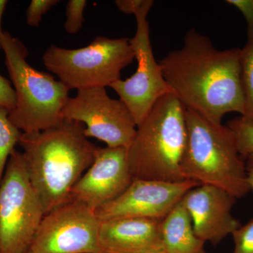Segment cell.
<instances>
[{"label":"cell","instance_id":"1","mask_svg":"<svg viewBox=\"0 0 253 253\" xmlns=\"http://www.w3.org/2000/svg\"><path fill=\"white\" fill-rule=\"evenodd\" d=\"M163 77L186 109L217 124L226 113L246 111L241 49L218 50L208 37L190 30L180 49L159 61Z\"/></svg>","mask_w":253,"mask_h":253},{"label":"cell","instance_id":"2","mask_svg":"<svg viewBox=\"0 0 253 253\" xmlns=\"http://www.w3.org/2000/svg\"><path fill=\"white\" fill-rule=\"evenodd\" d=\"M84 131L83 123L63 120L51 129L21 136L18 144L28 176L45 214L71 199L73 188L94 162L98 147Z\"/></svg>","mask_w":253,"mask_h":253},{"label":"cell","instance_id":"3","mask_svg":"<svg viewBox=\"0 0 253 253\" xmlns=\"http://www.w3.org/2000/svg\"><path fill=\"white\" fill-rule=\"evenodd\" d=\"M186 109L174 93L161 98L136 127L126 148L134 179L188 180L181 169L187 131Z\"/></svg>","mask_w":253,"mask_h":253},{"label":"cell","instance_id":"4","mask_svg":"<svg viewBox=\"0 0 253 253\" xmlns=\"http://www.w3.org/2000/svg\"><path fill=\"white\" fill-rule=\"evenodd\" d=\"M187 140L181 169L187 179L216 186L236 199L251 190L244 158L232 131L191 110L186 109Z\"/></svg>","mask_w":253,"mask_h":253},{"label":"cell","instance_id":"5","mask_svg":"<svg viewBox=\"0 0 253 253\" xmlns=\"http://www.w3.org/2000/svg\"><path fill=\"white\" fill-rule=\"evenodd\" d=\"M2 50L16 92L10 121L23 133L46 130L61 124L70 89L49 73L32 67L26 61L27 48L7 31L3 36Z\"/></svg>","mask_w":253,"mask_h":253},{"label":"cell","instance_id":"6","mask_svg":"<svg viewBox=\"0 0 253 253\" xmlns=\"http://www.w3.org/2000/svg\"><path fill=\"white\" fill-rule=\"evenodd\" d=\"M134 59L130 39L98 36L89 45L66 49L51 45L42 57L46 69L68 89L106 87L121 80V71Z\"/></svg>","mask_w":253,"mask_h":253},{"label":"cell","instance_id":"7","mask_svg":"<svg viewBox=\"0 0 253 253\" xmlns=\"http://www.w3.org/2000/svg\"><path fill=\"white\" fill-rule=\"evenodd\" d=\"M44 214L23 154L15 150L0 184V253H27Z\"/></svg>","mask_w":253,"mask_h":253},{"label":"cell","instance_id":"8","mask_svg":"<svg viewBox=\"0 0 253 253\" xmlns=\"http://www.w3.org/2000/svg\"><path fill=\"white\" fill-rule=\"evenodd\" d=\"M154 1L146 0L134 14L136 31L130 43L137 61L135 73L125 81L114 82L110 87L126 105L136 126L141 123L154 105L166 94L172 93L163 77L162 69L153 52L148 14Z\"/></svg>","mask_w":253,"mask_h":253},{"label":"cell","instance_id":"9","mask_svg":"<svg viewBox=\"0 0 253 253\" xmlns=\"http://www.w3.org/2000/svg\"><path fill=\"white\" fill-rule=\"evenodd\" d=\"M95 211L71 199L46 213L27 253H101Z\"/></svg>","mask_w":253,"mask_h":253},{"label":"cell","instance_id":"10","mask_svg":"<svg viewBox=\"0 0 253 253\" xmlns=\"http://www.w3.org/2000/svg\"><path fill=\"white\" fill-rule=\"evenodd\" d=\"M62 118L85 125L86 137L96 138L112 148H127L137 127L126 105L110 97L106 87L101 86L78 90L65 105Z\"/></svg>","mask_w":253,"mask_h":253},{"label":"cell","instance_id":"11","mask_svg":"<svg viewBox=\"0 0 253 253\" xmlns=\"http://www.w3.org/2000/svg\"><path fill=\"white\" fill-rule=\"evenodd\" d=\"M199 185L191 179L178 182L134 179L121 196L95 213L100 221L130 217L163 219L188 191Z\"/></svg>","mask_w":253,"mask_h":253},{"label":"cell","instance_id":"12","mask_svg":"<svg viewBox=\"0 0 253 253\" xmlns=\"http://www.w3.org/2000/svg\"><path fill=\"white\" fill-rule=\"evenodd\" d=\"M133 180L126 148H97L94 162L73 188L71 199L96 211L117 199Z\"/></svg>","mask_w":253,"mask_h":253},{"label":"cell","instance_id":"13","mask_svg":"<svg viewBox=\"0 0 253 253\" xmlns=\"http://www.w3.org/2000/svg\"><path fill=\"white\" fill-rule=\"evenodd\" d=\"M181 201L196 236L205 243L217 246L241 225L231 214L236 199L224 190L201 184L188 191Z\"/></svg>","mask_w":253,"mask_h":253},{"label":"cell","instance_id":"14","mask_svg":"<svg viewBox=\"0 0 253 253\" xmlns=\"http://www.w3.org/2000/svg\"><path fill=\"white\" fill-rule=\"evenodd\" d=\"M162 220L130 217L100 221L101 253L165 252L161 238Z\"/></svg>","mask_w":253,"mask_h":253},{"label":"cell","instance_id":"15","mask_svg":"<svg viewBox=\"0 0 253 253\" xmlns=\"http://www.w3.org/2000/svg\"><path fill=\"white\" fill-rule=\"evenodd\" d=\"M161 238L166 253H208L194 230L189 212L181 201L162 220Z\"/></svg>","mask_w":253,"mask_h":253},{"label":"cell","instance_id":"16","mask_svg":"<svg viewBox=\"0 0 253 253\" xmlns=\"http://www.w3.org/2000/svg\"><path fill=\"white\" fill-rule=\"evenodd\" d=\"M9 110L0 106V184L10 156L19 144L23 132L10 121Z\"/></svg>","mask_w":253,"mask_h":253},{"label":"cell","instance_id":"17","mask_svg":"<svg viewBox=\"0 0 253 253\" xmlns=\"http://www.w3.org/2000/svg\"><path fill=\"white\" fill-rule=\"evenodd\" d=\"M241 77L246 98V111L243 117L253 121V41L241 49Z\"/></svg>","mask_w":253,"mask_h":253},{"label":"cell","instance_id":"18","mask_svg":"<svg viewBox=\"0 0 253 253\" xmlns=\"http://www.w3.org/2000/svg\"><path fill=\"white\" fill-rule=\"evenodd\" d=\"M227 126L234 134L241 156L253 154V121L239 116L231 120Z\"/></svg>","mask_w":253,"mask_h":253},{"label":"cell","instance_id":"19","mask_svg":"<svg viewBox=\"0 0 253 253\" xmlns=\"http://www.w3.org/2000/svg\"><path fill=\"white\" fill-rule=\"evenodd\" d=\"M86 6V0H70L68 1L64 28L69 34H76L83 27Z\"/></svg>","mask_w":253,"mask_h":253},{"label":"cell","instance_id":"20","mask_svg":"<svg viewBox=\"0 0 253 253\" xmlns=\"http://www.w3.org/2000/svg\"><path fill=\"white\" fill-rule=\"evenodd\" d=\"M232 236L234 244L232 253H253V218L240 226Z\"/></svg>","mask_w":253,"mask_h":253},{"label":"cell","instance_id":"21","mask_svg":"<svg viewBox=\"0 0 253 253\" xmlns=\"http://www.w3.org/2000/svg\"><path fill=\"white\" fill-rule=\"evenodd\" d=\"M59 2L58 0H32L26 9V22L31 27H38L42 16Z\"/></svg>","mask_w":253,"mask_h":253},{"label":"cell","instance_id":"22","mask_svg":"<svg viewBox=\"0 0 253 253\" xmlns=\"http://www.w3.org/2000/svg\"><path fill=\"white\" fill-rule=\"evenodd\" d=\"M227 4L236 8L247 23L248 42L253 41V0H226Z\"/></svg>","mask_w":253,"mask_h":253},{"label":"cell","instance_id":"23","mask_svg":"<svg viewBox=\"0 0 253 253\" xmlns=\"http://www.w3.org/2000/svg\"><path fill=\"white\" fill-rule=\"evenodd\" d=\"M16 92L11 81L0 74V106L12 111L16 106Z\"/></svg>","mask_w":253,"mask_h":253},{"label":"cell","instance_id":"24","mask_svg":"<svg viewBox=\"0 0 253 253\" xmlns=\"http://www.w3.org/2000/svg\"><path fill=\"white\" fill-rule=\"evenodd\" d=\"M146 0H116L115 1L116 7L121 12L126 14H135Z\"/></svg>","mask_w":253,"mask_h":253},{"label":"cell","instance_id":"25","mask_svg":"<svg viewBox=\"0 0 253 253\" xmlns=\"http://www.w3.org/2000/svg\"><path fill=\"white\" fill-rule=\"evenodd\" d=\"M246 164V177L250 190L253 192V154L249 155L244 158Z\"/></svg>","mask_w":253,"mask_h":253},{"label":"cell","instance_id":"26","mask_svg":"<svg viewBox=\"0 0 253 253\" xmlns=\"http://www.w3.org/2000/svg\"><path fill=\"white\" fill-rule=\"evenodd\" d=\"M7 4L8 1L0 0V51L2 50L3 36H4V31H3L2 28H1V21H2L3 14H4Z\"/></svg>","mask_w":253,"mask_h":253},{"label":"cell","instance_id":"27","mask_svg":"<svg viewBox=\"0 0 253 253\" xmlns=\"http://www.w3.org/2000/svg\"><path fill=\"white\" fill-rule=\"evenodd\" d=\"M166 253L165 252H160V253Z\"/></svg>","mask_w":253,"mask_h":253}]
</instances>
